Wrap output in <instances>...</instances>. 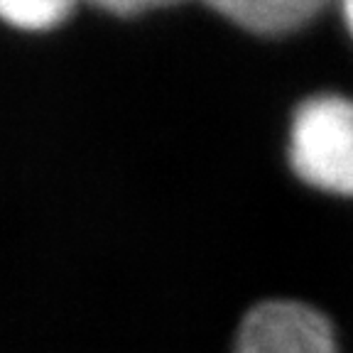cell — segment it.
I'll list each match as a JSON object with an SVG mask.
<instances>
[{"instance_id": "obj_1", "label": "cell", "mask_w": 353, "mask_h": 353, "mask_svg": "<svg viewBox=\"0 0 353 353\" xmlns=\"http://www.w3.org/2000/svg\"><path fill=\"white\" fill-rule=\"evenodd\" d=\"M287 162L307 187L353 196V99L316 94L297 105L287 132Z\"/></svg>"}, {"instance_id": "obj_4", "label": "cell", "mask_w": 353, "mask_h": 353, "mask_svg": "<svg viewBox=\"0 0 353 353\" xmlns=\"http://www.w3.org/2000/svg\"><path fill=\"white\" fill-rule=\"evenodd\" d=\"M77 0H0V20L17 30L57 28L72 12Z\"/></svg>"}, {"instance_id": "obj_6", "label": "cell", "mask_w": 353, "mask_h": 353, "mask_svg": "<svg viewBox=\"0 0 353 353\" xmlns=\"http://www.w3.org/2000/svg\"><path fill=\"white\" fill-rule=\"evenodd\" d=\"M336 6H339V15H341L343 25H346L348 34L353 39V0H336Z\"/></svg>"}, {"instance_id": "obj_5", "label": "cell", "mask_w": 353, "mask_h": 353, "mask_svg": "<svg viewBox=\"0 0 353 353\" xmlns=\"http://www.w3.org/2000/svg\"><path fill=\"white\" fill-rule=\"evenodd\" d=\"M91 3L113 12H138L154 6H165V3H174V0H91Z\"/></svg>"}, {"instance_id": "obj_2", "label": "cell", "mask_w": 353, "mask_h": 353, "mask_svg": "<svg viewBox=\"0 0 353 353\" xmlns=\"http://www.w3.org/2000/svg\"><path fill=\"white\" fill-rule=\"evenodd\" d=\"M236 353H339L336 331L319 309L270 299L243 316Z\"/></svg>"}, {"instance_id": "obj_3", "label": "cell", "mask_w": 353, "mask_h": 353, "mask_svg": "<svg viewBox=\"0 0 353 353\" xmlns=\"http://www.w3.org/2000/svg\"><path fill=\"white\" fill-rule=\"evenodd\" d=\"M223 17L258 34H285L314 20L334 0H206Z\"/></svg>"}]
</instances>
